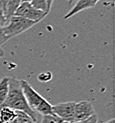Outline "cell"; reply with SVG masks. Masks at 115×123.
I'll return each instance as SVG.
<instances>
[{"label":"cell","mask_w":115,"mask_h":123,"mask_svg":"<svg viewBox=\"0 0 115 123\" xmlns=\"http://www.w3.org/2000/svg\"><path fill=\"white\" fill-rule=\"evenodd\" d=\"M1 106H7L14 111L27 113L33 121L37 122V113L28 106L22 89L20 80L14 77H9V91L5 102Z\"/></svg>","instance_id":"cell-1"},{"label":"cell","mask_w":115,"mask_h":123,"mask_svg":"<svg viewBox=\"0 0 115 123\" xmlns=\"http://www.w3.org/2000/svg\"><path fill=\"white\" fill-rule=\"evenodd\" d=\"M20 83L27 102L32 111L42 116L53 114L51 103L42 97L26 80H20Z\"/></svg>","instance_id":"cell-2"},{"label":"cell","mask_w":115,"mask_h":123,"mask_svg":"<svg viewBox=\"0 0 115 123\" xmlns=\"http://www.w3.org/2000/svg\"><path fill=\"white\" fill-rule=\"evenodd\" d=\"M37 23L38 22L37 21L29 20L24 18L13 15L10 18L7 24L3 27V31L4 33L9 37V39H11L30 29Z\"/></svg>","instance_id":"cell-3"},{"label":"cell","mask_w":115,"mask_h":123,"mask_svg":"<svg viewBox=\"0 0 115 123\" xmlns=\"http://www.w3.org/2000/svg\"><path fill=\"white\" fill-rule=\"evenodd\" d=\"M14 15L29 19V20L37 21L39 23L48 14L36 9L29 2H22Z\"/></svg>","instance_id":"cell-4"},{"label":"cell","mask_w":115,"mask_h":123,"mask_svg":"<svg viewBox=\"0 0 115 123\" xmlns=\"http://www.w3.org/2000/svg\"><path fill=\"white\" fill-rule=\"evenodd\" d=\"M75 102H60L52 106V111L55 115L61 118L63 121L74 122V114H75Z\"/></svg>","instance_id":"cell-5"},{"label":"cell","mask_w":115,"mask_h":123,"mask_svg":"<svg viewBox=\"0 0 115 123\" xmlns=\"http://www.w3.org/2000/svg\"><path fill=\"white\" fill-rule=\"evenodd\" d=\"M94 114V108L91 102H88V101H82L80 102H76L75 106L73 123L87 119Z\"/></svg>","instance_id":"cell-6"},{"label":"cell","mask_w":115,"mask_h":123,"mask_svg":"<svg viewBox=\"0 0 115 123\" xmlns=\"http://www.w3.org/2000/svg\"><path fill=\"white\" fill-rule=\"evenodd\" d=\"M99 1H100V0H77L75 6L71 8V10L69 12L66 13L64 18H71V17L76 15L77 13L82 12V11L94 8V7H95V5L99 3Z\"/></svg>","instance_id":"cell-7"},{"label":"cell","mask_w":115,"mask_h":123,"mask_svg":"<svg viewBox=\"0 0 115 123\" xmlns=\"http://www.w3.org/2000/svg\"><path fill=\"white\" fill-rule=\"evenodd\" d=\"M53 1L54 0H32L30 3L36 9L40 10L45 13L48 14L51 11Z\"/></svg>","instance_id":"cell-8"},{"label":"cell","mask_w":115,"mask_h":123,"mask_svg":"<svg viewBox=\"0 0 115 123\" xmlns=\"http://www.w3.org/2000/svg\"><path fill=\"white\" fill-rule=\"evenodd\" d=\"M9 91V77L0 79V106L5 102Z\"/></svg>","instance_id":"cell-9"},{"label":"cell","mask_w":115,"mask_h":123,"mask_svg":"<svg viewBox=\"0 0 115 123\" xmlns=\"http://www.w3.org/2000/svg\"><path fill=\"white\" fill-rule=\"evenodd\" d=\"M0 119L4 122H9L16 119V111L7 106H0Z\"/></svg>","instance_id":"cell-10"},{"label":"cell","mask_w":115,"mask_h":123,"mask_svg":"<svg viewBox=\"0 0 115 123\" xmlns=\"http://www.w3.org/2000/svg\"><path fill=\"white\" fill-rule=\"evenodd\" d=\"M22 0H7L6 3V18L7 21L15 14L16 11L21 4Z\"/></svg>","instance_id":"cell-11"},{"label":"cell","mask_w":115,"mask_h":123,"mask_svg":"<svg viewBox=\"0 0 115 123\" xmlns=\"http://www.w3.org/2000/svg\"><path fill=\"white\" fill-rule=\"evenodd\" d=\"M16 119L19 123H38L32 120L27 113L20 111H16Z\"/></svg>","instance_id":"cell-12"},{"label":"cell","mask_w":115,"mask_h":123,"mask_svg":"<svg viewBox=\"0 0 115 123\" xmlns=\"http://www.w3.org/2000/svg\"><path fill=\"white\" fill-rule=\"evenodd\" d=\"M63 120L57 117L55 114H50V115L42 116V121L40 123H62Z\"/></svg>","instance_id":"cell-13"},{"label":"cell","mask_w":115,"mask_h":123,"mask_svg":"<svg viewBox=\"0 0 115 123\" xmlns=\"http://www.w3.org/2000/svg\"><path fill=\"white\" fill-rule=\"evenodd\" d=\"M37 79L41 82H48L52 79V73L49 71L41 72L37 76Z\"/></svg>","instance_id":"cell-14"},{"label":"cell","mask_w":115,"mask_h":123,"mask_svg":"<svg viewBox=\"0 0 115 123\" xmlns=\"http://www.w3.org/2000/svg\"><path fill=\"white\" fill-rule=\"evenodd\" d=\"M75 123H98V116H97V114L95 113L94 115L91 116V117H89V118L80 121V122H76Z\"/></svg>","instance_id":"cell-15"},{"label":"cell","mask_w":115,"mask_h":123,"mask_svg":"<svg viewBox=\"0 0 115 123\" xmlns=\"http://www.w3.org/2000/svg\"><path fill=\"white\" fill-rule=\"evenodd\" d=\"M9 40V37L4 33L3 31V27H0V46L5 43L7 41Z\"/></svg>","instance_id":"cell-16"},{"label":"cell","mask_w":115,"mask_h":123,"mask_svg":"<svg viewBox=\"0 0 115 123\" xmlns=\"http://www.w3.org/2000/svg\"><path fill=\"white\" fill-rule=\"evenodd\" d=\"M7 23H8V21H7V18L4 13V11L0 7V27H4L7 24Z\"/></svg>","instance_id":"cell-17"},{"label":"cell","mask_w":115,"mask_h":123,"mask_svg":"<svg viewBox=\"0 0 115 123\" xmlns=\"http://www.w3.org/2000/svg\"><path fill=\"white\" fill-rule=\"evenodd\" d=\"M6 3H7V0H0V7L4 11L5 15H6Z\"/></svg>","instance_id":"cell-18"},{"label":"cell","mask_w":115,"mask_h":123,"mask_svg":"<svg viewBox=\"0 0 115 123\" xmlns=\"http://www.w3.org/2000/svg\"><path fill=\"white\" fill-rule=\"evenodd\" d=\"M4 56H5L4 50H3V48H1V46H0V58H1V57H4Z\"/></svg>","instance_id":"cell-19"},{"label":"cell","mask_w":115,"mask_h":123,"mask_svg":"<svg viewBox=\"0 0 115 123\" xmlns=\"http://www.w3.org/2000/svg\"><path fill=\"white\" fill-rule=\"evenodd\" d=\"M105 123H115V119H111V120L108 121V122H106Z\"/></svg>","instance_id":"cell-20"},{"label":"cell","mask_w":115,"mask_h":123,"mask_svg":"<svg viewBox=\"0 0 115 123\" xmlns=\"http://www.w3.org/2000/svg\"><path fill=\"white\" fill-rule=\"evenodd\" d=\"M106 1H108L109 3H110L112 5H114V0H106Z\"/></svg>","instance_id":"cell-21"},{"label":"cell","mask_w":115,"mask_h":123,"mask_svg":"<svg viewBox=\"0 0 115 123\" xmlns=\"http://www.w3.org/2000/svg\"><path fill=\"white\" fill-rule=\"evenodd\" d=\"M31 1H32V0H22V2H29V3Z\"/></svg>","instance_id":"cell-22"},{"label":"cell","mask_w":115,"mask_h":123,"mask_svg":"<svg viewBox=\"0 0 115 123\" xmlns=\"http://www.w3.org/2000/svg\"><path fill=\"white\" fill-rule=\"evenodd\" d=\"M62 123H71V122H66V121H63Z\"/></svg>","instance_id":"cell-23"}]
</instances>
